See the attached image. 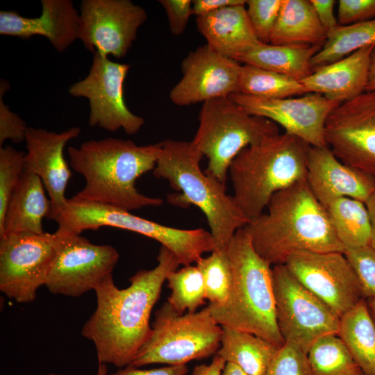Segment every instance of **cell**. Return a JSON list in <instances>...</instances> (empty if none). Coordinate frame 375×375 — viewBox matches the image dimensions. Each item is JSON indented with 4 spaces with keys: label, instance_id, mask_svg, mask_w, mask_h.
<instances>
[{
    "label": "cell",
    "instance_id": "1",
    "mask_svg": "<svg viewBox=\"0 0 375 375\" xmlns=\"http://www.w3.org/2000/svg\"><path fill=\"white\" fill-rule=\"evenodd\" d=\"M157 261L154 268L137 272L124 289L117 287L112 274L94 288L97 307L81 334L93 342L99 364L126 367L149 339L151 310L168 275L181 265L164 246L159 249Z\"/></svg>",
    "mask_w": 375,
    "mask_h": 375
},
{
    "label": "cell",
    "instance_id": "2",
    "mask_svg": "<svg viewBox=\"0 0 375 375\" xmlns=\"http://www.w3.org/2000/svg\"><path fill=\"white\" fill-rule=\"evenodd\" d=\"M267 208L243 228L256 253L272 266L285 265L299 251L344 252L306 179L274 194Z\"/></svg>",
    "mask_w": 375,
    "mask_h": 375
},
{
    "label": "cell",
    "instance_id": "3",
    "mask_svg": "<svg viewBox=\"0 0 375 375\" xmlns=\"http://www.w3.org/2000/svg\"><path fill=\"white\" fill-rule=\"evenodd\" d=\"M160 149L161 142L140 146L113 138L69 147L70 166L85 179L75 197L128 211L161 205L160 198L145 196L135 187L140 176L153 170Z\"/></svg>",
    "mask_w": 375,
    "mask_h": 375
},
{
    "label": "cell",
    "instance_id": "4",
    "mask_svg": "<svg viewBox=\"0 0 375 375\" xmlns=\"http://www.w3.org/2000/svg\"><path fill=\"white\" fill-rule=\"evenodd\" d=\"M203 156L192 141L166 140L161 142L153 174L156 178L166 179L178 192L168 196L169 203L183 208L194 205L203 212L215 250L225 251L235 232L249 221L233 196L227 194L225 183L202 172L200 161Z\"/></svg>",
    "mask_w": 375,
    "mask_h": 375
},
{
    "label": "cell",
    "instance_id": "5",
    "mask_svg": "<svg viewBox=\"0 0 375 375\" xmlns=\"http://www.w3.org/2000/svg\"><path fill=\"white\" fill-rule=\"evenodd\" d=\"M228 252L233 285L223 305L206 306L222 326H228L260 337L281 348L285 341L276 322L272 266L255 251L243 228L232 237Z\"/></svg>",
    "mask_w": 375,
    "mask_h": 375
},
{
    "label": "cell",
    "instance_id": "6",
    "mask_svg": "<svg viewBox=\"0 0 375 375\" xmlns=\"http://www.w3.org/2000/svg\"><path fill=\"white\" fill-rule=\"evenodd\" d=\"M310 147L285 132L244 148L233 159L228 170L233 197L249 222L262 214L274 194L306 178Z\"/></svg>",
    "mask_w": 375,
    "mask_h": 375
},
{
    "label": "cell",
    "instance_id": "7",
    "mask_svg": "<svg viewBox=\"0 0 375 375\" xmlns=\"http://www.w3.org/2000/svg\"><path fill=\"white\" fill-rule=\"evenodd\" d=\"M53 220L58 228L78 235L83 231L97 230L102 226L141 234L169 249L183 266L196 262L204 253L215 249L210 232L205 229H181L162 225L130 211L75 196L67 199Z\"/></svg>",
    "mask_w": 375,
    "mask_h": 375
},
{
    "label": "cell",
    "instance_id": "8",
    "mask_svg": "<svg viewBox=\"0 0 375 375\" xmlns=\"http://www.w3.org/2000/svg\"><path fill=\"white\" fill-rule=\"evenodd\" d=\"M199 121L192 141L208 160L204 172L223 183L232 161L242 150L279 133L276 124L249 114L230 97L203 103Z\"/></svg>",
    "mask_w": 375,
    "mask_h": 375
},
{
    "label": "cell",
    "instance_id": "9",
    "mask_svg": "<svg viewBox=\"0 0 375 375\" xmlns=\"http://www.w3.org/2000/svg\"><path fill=\"white\" fill-rule=\"evenodd\" d=\"M222 334L207 307L180 314L166 301L156 311L151 333L129 365H181L206 358L217 353Z\"/></svg>",
    "mask_w": 375,
    "mask_h": 375
},
{
    "label": "cell",
    "instance_id": "10",
    "mask_svg": "<svg viewBox=\"0 0 375 375\" xmlns=\"http://www.w3.org/2000/svg\"><path fill=\"white\" fill-rule=\"evenodd\" d=\"M276 317L285 343L306 353L319 338L338 335L340 317L302 285L285 265L272 266Z\"/></svg>",
    "mask_w": 375,
    "mask_h": 375
},
{
    "label": "cell",
    "instance_id": "11",
    "mask_svg": "<svg viewBox=\"0 0 375 375\" xmlns=\"http://www.w3.org/2000/svg\"><path fill=\"white\" fill-rule=\"evenodd\" d=\"M55 233L56 252L45 283L51 293L79 297L112 274L119 258L115 247L58 228Z\"/></svg>",
    "mask_w": 375,
    "mask_h": 375
},
{
    "label": "cell",
    "instance_id": "12",
    "mask_svg": "<svg viewBox=\"0 0 375 375\" xmlns=\"http://www.w3.org/2000/svg\"><path fill=\"white\" fill-rule=\"evenodd\" d=\"M56 252V233L0 237V290L17 303L33 301L45 285Z\"/></svg>",
    "mask_w": 375,
    "mask_h": 375
},
{
    "label": "cell",
    "instance_id": "13",
    "mask_svg": "<svg viewBox=\"0 0 375 375\" xmlns=\"http://www.w3.org/2000/svg\"><path fill=\"white\" fill-rule=\"evenodd\" d=\"M130 67L95 53L87 76L69 87L71 96L89 101L90 126L109 132L122 128L129 135L142 127L144 119L133 113L124 99L123 86Z\"/></svg>",
    "mask_w": 375,
    "mask_h": 375
},
{
    "label": "cell",
    "instance_id": "14",
    "mask_svg": "<svg viewBox=\"0 0 375 375\" xmlns=\"http://www.w3.org/2000/svg\"><path fill=\"white\" fill-rule=\"evenodd\" d=\"M147 19L145 10L130 0H82L78 40L93 53L122 58Z\"/></svg>",
    "mask_w": 375,
    "mask_h": 375
},
{
    "label": "cell",
    "instance_id": "15",
    "mask_svg": "<svg viewBox=\"0 0 375 375\" xmlns=\"http://www.w3.org/2000/svg\"><path fill=\"white\" fill-rule=\"evenodd\" d=\"M324 136L340 161L375 176V91H365L334 108Z\"/></svg>",
    "mask_w": 375,
    "mask_h": 375
},
{
    "label": "cell",
    "instance_id": "16",
    "mask_svg": "<svg viewBox=\"0 0 375 375\" xmlns=\"http://www.w3.org/2000/svg\"><path fill=\"white\" fill-rule=\"evenodd\" d=\"M285 265L340 317L363 299L357 276L344 253L299 251Z\"/></svg>",
    "mask_w": 375,
    "mask_h": 375
},
{
    "label": "cell",
    "instance_id": "17",
    "mask_svg": "<svg viewBox=\"0 0 375 375\" xmlns=\"http://www.w3.org/2000/svg\"><path fill=\"white\" fill-rule=\"evenodd\" d=\"M230 98L249 114L268 119L284 128L285 133L311 147H328L324 136L326 119L340 103L317 93L300 97L266 99L242 94Z\"/></svg>",
    "mask_w": 375,
    "mask_h": 375
},
{
    "label": "cell",
    "instance_id": "18",
    "mask_svg": "<svg viewBox=\"0 0 375 375\" xmlns=\"http://www.w3.org/2000/svg\"><path fill=\"white\" fill-rule=\"evenodd\" d=\"M241 66L207 44L200 46L182 61L183 76L170 90L169 99L185 106L236 94Z\"/></svg>",
    "mask_w": 375,
    "mask_h": 375
},
{
    "label": "cell",
    "instance_id": "19",
    "mask_svg": "<svg viewBox=\"0 0 375 375\" xmlns=\"http://www.w3.org/2000/svg\"><path fill=\"white\" fill-rule=\"evenodd\" d=\"M81 131L76 126L60 133L33 127L27 129L24 172L42 180L51 203L50 219H54L67 200L65 191L72 172L64 157V148Z\"/></svg>",
    "mask_w": 375,
    "mask_h": 375
},
{
    "label": "cell",
    "instance_id": "20",
    "mask_svg": "<svg viewBox=\"0 0 375 375\" xmlns=\"http://www.w3.org/2000/svg\"><path fill=\"white\" fill-rule=\"evenodd\" d=\"M306 180L325 208L342 197L365 203L375 190L374 176L343 163L328 147L310 146Z\"/></svg>",
    "mask_w": 375,
    "mask_h": 375
},
{
    "label": "cell",
    "instance_id": "21",
    "mask_svg": "<svg viewBox=\"0 0 375 375\" xmlns=\"http://www.w3.org/2000/svg\"><path fill=\"white\" fill-rule=\"evenodd\" d=\"M41 6V14L36 17L1 10L0 34L23 40L43 36L62 53L78 40L79 12L71 0H42Z\"/></svg>",
    "mask_w": 375,
    "mask_h": 375
},
{
    "label": "cell",
    "instance_id": "22",
    "mask_svg": "<svg viewBox=\"0 0 375 375\" xmlns=\"http://www.w3.org/2000/svg\"><path fill=\"white\" fill-rule=\"evenodd\" d=\"M375 45L363 47L347 57L315 69L300 81L306 94H320L338 103L365 92L371 54Z\"/></svg>",
    "mask_w": 375,
    "mask_h": 375
},
{
    "label": "cell",
    "instance_id": "23",
    "mask_svg": "<svg viewBox=\"0 0 375 375\" xmlns=\"http://www.w3.org/2000/svg\"><path fill=\"white\" fill-rule=\"evenodd\" d=\"M199 31L217 53L235 60L260 42L248 17L244 5L231 6L197 17Z\"/></svg>",
    "mask_w": 375,
    "mask_h": 375
},
{
    "label": "cell",
    "instance_id": "24",
    "mask_svg": "<svg viewBox=\"0 0 375 375\" xmlns=\"http://www.w3.org/2000/svg\"><path fill=\"white\" fill-rule=\"evenodd\" d=\"M39 176L24 172L8 201L0 237L19 233H44V218L50 219L51 203Z\"/></svg>",
    "mask_w": 375,
    "mask_h": 375
},
{
    "label": "cell",
    "instance_id": "25",
    "mask_svg": "<svg viewBox=\"0 0 375 375\" xmlns=\"http://www.w3.org/2000/svg\"><path fill=\"white\" fill-rule=\"evenodd\" d=\"M326 38L310 0H283L269 44L323 45Z\"/></svg>",
    "mask_w": 375,
    "mask_h": 375
},
{
    "label": "cell",
    "instance_id": "26",
    "mask_svg": "<svg viewBox=\"0 0 375 375\" xmlns=\"http://www.w3.org/2000/svg\"><path fill=\"white\" fill-rule=\"evenodd\" d=\"M322 45L290 46L259 42L235 60L301 81L313 72L311 60Z\"/></svg>",
    "mask_w": 375,
    "mask_h": 375
},
{
    "label": "cell",
    "instance_id": "27",
    "mask_svg": "<svg viewBox=\"0 0 375 375\" xmlns=\"http://www.w3.org/2000/svg\"><path fill=\"white\" fill-rule=\"evenodd\" d=\"M222 328L221 344L216 354L249 375H266L278 349L253 334L228 326Z\"/></svg>",
    "mask_w": 375,
    "mask_h": 375
},
{
    "label": "cell",
    "instance_id": "28",
    "mask_svg": "<svg viewBox=\"0 0 375 375\" xmlns=\"http://www.w3.org/2000/svg\"><path fill=\"white\" fill-rule=\"evenodd\" d=\"M365 375H375V324L366 299L340 317L337 335Z\"/></svg>",
    "mask_w": 375,
    "mask_h": 375
},
{
    "label": "cell",
    "instance_id": "29",
    "mask_svg": "<svg viewBox=\"0 0 375 375\" xmlns=\"http://www.w3.org/2000/svg\"><path fill=\"white\" fill-rule=\"evenodd\" d=\"M326 210L344 251L369 245L371 225L365 203L342 197L330 203Z\"/></svg>",
    "mask_w": 375,
    "mask_h": 375
},
{
    "label": "cell",
    "instance_id": "30",
    "mask_svg": "<svg viewBox=\"0 0 375 375\" xmlns=\"http://www.w3.org/2000/svg\"><path fill=\"white\" fill-rule=\"evenodd\" d=\"M369 45H375V19L339 25L327 34L321 49L312 58L313 72Z\"/></svg>",
    "mask_w": 375,
    "mask_h": 375
},
{
    "label": "cell",
    "instance_id": "31",
    "mask_svg": "<svg viewBox=\"0 0 375 375\" xmlns=\"http://www.w3.org/2000/svg\"><path fill=\"white\" fill-rule=\"evenodd\" d=\"M238 93L266 99H283L306 94V92L302 83L297 79L243 64Z\"/></svg>",
    "mask_w": 375,
    "mask_h": 375
},
{
    "label": "cell",
    "instance_id": "32",
    "mask_svg": "<svg viewBox=\"0 0 375 375\" xmlns=\"http://www.w3.org/2000/svg\"><path fill=\"white\" fill-rule=\"evenodd\" d=\"M308 358L312 375H365L337 335L317 340Z\"/></svg>",
    "mask_w": 375,
    "mask_h": 375
},
{
    "label": "cell",
    "instance_id": "33",
    "mask_svg": "<svg viewBox=\"0 0 375 375\" xmlns=\"http://www.w3.org/2000/svg\"><path fill=\"white\" fill-rule=\"evenodd\" d=\"M171 294L167 302L180 314L195 312L204 303L206 290L202 274L197 265L175 270L167 278Z\"/></svg>",
    "mask_w": 375,
    "mask_h": 375
},
{
    "label": "cell",
    "instance_id": "34",
    "mask_svg": "<svg viewBox=\"0 0 375 375\" xmlns=\"http://www.w3.org/2000/svg\"><path fill=\"white\" fill-rule=\"evenodd\" d=\"M196 265L201 271L206 299L215 306L224 304L228 299L233 285V272L228 249L215 250L205 258H200Z\"/></svg>",
    "mask_w": 375,
    "mask_h": 375
},
{
    "label": "cell",
    "instance_id": "35",
    "mask_svg": "<svg viewBox=\"0 0 375 375\" xmlns=\"http://www.w3.org/2000/svg\"><path fill=\"white\" fill-rule=\"evenodd\" d=\"M25 153L10 145L0 147V227L6 208L24 169Z\"/></svg>",
    "mask_w": 375,
    "mask_h": 375
},
{
    "label": "cell",
    "instance_id": "36",
    "mask_svg": "<svg viewBox=\"0 0 375 375\" xmlns=\"http://www.w3.org/2000/svg\"><path fill=\"white\" fill-rule=\"evenodd\" d=\"M283 0H248L246 10L258 40L269 44Z\"/></svg>",
    "mask_w": 375,
    "mask_h": 375
},
{
    "label": "cell",
    "instance_id": "37",
    "mask_svg": "<svg viewBox=\"0 0 375 375\" xmlns=\"http://www.w3.org/2000/svg\"><path fill=\"white\" fill-rule=\"evenodd\" d=\"M266 375H312L308 354L298 346L285 342L276 353Z\"/></svg>",
    "mask_w": 375,
    "mask_h": 375
},
{
    "label": "cell",
    "instance_id": "38",
    "mask_svg": "<svg viewBox=\"0 0 375 375\" xmlns=\"http://www.w3.org/2000/svg\"><path fill=\"white\" fill-rule=\"evenodd\" d=\"M344 254L357 276L363 299H375V251L368 245Z\"/></svg>",
    "mask_w": 375,
    "mask_h": 375
},
{
    "label": "cell",
    "instance_id": "39",
    "mask_svg": "<svg viewBox=\"0 0 375 375\" xmlns=\"http://www.w3.org/2000/svg\"><path fill=\"white\" fill-rule=\"evenodd\" d=\"M9 84L5 80L0 82V146L6 140L14 143L25 142L28 126L16 113L10 110L4 103L3 94L8 90Z\"/></svg>",
    "mask_w": 375,
    "mask_h": 375
},
{
    "label": "cell",
    "instance_id": "40",
    "mask_svg": "<svg viewBox=\"0 0 375 375\" xmlns=\"http://www.w3.org/2000/svg\"><path fill=\"white\" fill-rule=\"evenodd\" d=\"M338 24L345 26L375 19V0H340Z\"/></svg>",
    "mask_w": 375,
    "mask_h": 375
},
{
    "label": "cell",
    "instance_id": "41",
    "mask_svg": "<svg viewBox=\"0 0 375 375\" xmlns=\"http://www.w3.org/2000/svg\"><path fill=\"white\" fill-rule=\"evenodd\" d=\"M159 3L166 12L170 32L174 35H181L192 15V1L160 0Z\"/></svg>",
    "mask_w": 375,
    "mask_h": 375
},
{
    "label": "cell",
    "instance_id": "42",
    "mask_svg": "<svg viewBox=\"0 0 375 375\" xmlns=\"http://www.w3.org/2000/svg\"><path fill=\"white\" fill-rule=\"evenodd\" d=\"M188 368L186 365H167L149 369H140L132 365L119 368L108 375H186Z\"/></svg>",
    "mask_w": 375,
    "mask_h": 375
},
{
    "label": "cell",
    "instance_id": "43",
    "mask_svg": "<svg viewBox=\"0 0 375 375\" xmlns=\"http://www.w3.org/2000/svg\"><path fill=\"white\" fill-rule=\"evenodd\" d=\"M317 17L327 34L335 30L338 21L334 14V0H310Z\"/></svg>",
    "mask_w": 375,
    "mask_h": 375
},
{
    "label": "cell",
    "instance_id": "44",
    "mask_svg": "<svg viewBox=\"0 0 375 375\" xmlns=\"http://www.w3.org/2000/svg\"><path fill=\"white\" fill-rule=\"evenodd\" d=\"M245 4L244 0H194L192 1V15L197 17L225 7Z\"/></svg>",
    "mask_w": 375,
    "mask_h": 375
},
{
    "label": "cell",
    "instance_id": "45",
    "mask_svg": "<svg viewBox=\"0 0 375 375\" xmlns=\"http://www.w3.org/2000/svg\"><path fill=\"white\" fill-rule=\"evenodd\" d=\"M226 362L215 354L209 364L196 366L190 375H222Z\"/></svg>",
    "mask_w": 375,
    "mask_h": 375
},
{
    "label": "cell",
    "instance_id": "46",
    "mask_svg": "<svg viewBox=\"0 0 375 375\" xmlns=\"http://www.w3.org/2000/svg\"><path fill=\"white\" fill-rule=\"evenodd\" d=\"M365 203L369 213L371 225L369 247L375 251V190Z\"/></svg>",
    "mask_w": 375,
    "mask_h": 375
},
{
    "label": "cell",
    "instance_id": "47",
    "mask_svg": "<svg viewBox=\"0 0 375 375\" xmlns=\"http://www.w3.org/2000/svg\"><path fill=\"white\" fill-rule=\"evenodd\" d=\"M365 91H375V46L371 54L368 81Z\"/></svg>",
    "mask_w": 375,
    "mask_h": 375
},
{
    "label": "cell",
    "instance_id": "48",
    "mask_svg": "<svg viewBox=\"0 0 375 375\" xmlns=\"http://www.w3.org/2000/svg\"><path fill=\"white\" fill-rule=\"evenodd\" d=\"M222 375H249L236 365L226 362Z\"/></svg>",
    "mask_w": 375,
    "mask_h": 375
},
{
    "label": "cell",
    "instance_id": "49",
    "mask_svg": "<svg viewBox=\"0 0 375 375\" xmlns=\"http://www.w3.org/2000/svg\"><path fill=\"white\" fill-rule=\"evenodd\" d=\"M366 301L367 303V306H368L370 314L375 324V299L374 298L367 299H366Z\"/></svg>",
    "mask_w": 375,
    "mask_h": 375
},
{
    "label": "cell",
    "instance_id": "50",
    "mask_svg": "<svg viewBox=\"0 0 375 375\" xmlns=\"http://www.w3.org/2000/svg\"><path fill=\"white\" fill-rule=\"evenodd\" d=\"M97 375H108L106 364H99Z\"/></svg>",
    "mask_w": 375,
    "mask_h": 375
},
{
    "label": "cell",
    "instance_id": "51",
    "mask_svg": "<svg viewBox=\"0 0 375 375\" xmlns=\"http://www.w3.org/2000/svg\"><path fill=\"white\" fill-rule=\"evenodd\" d=\"M46 375H60V374H56L54 373H50V374H46Z\"/></svg>",
    "mask_w": 375,
    "mask_h": 375
}]
</instances>
